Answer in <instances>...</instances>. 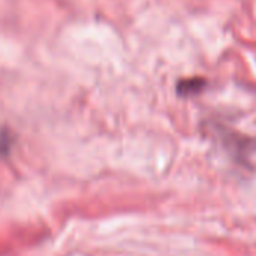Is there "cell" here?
Listing matches in <instances>:
<instances>
[{
	"label": "cell",
	"instance_id": "obj_2",
	"mask_svg": "<svg viewBox=\"0 0 256 256\" xmlns=\"http://www.w3.org/2000/svg\"><path fill=\"white\" fill-rule=\"evenodd\" d=\"M10 148H12V136H10V132L0 126V158H4L10 153Z\"/></svg>",
	"mask_w": 256,
	"mask_h": 256
},
{
	"label": "cell",
	"instance_id": "obj_1",
	"mask_svg": "<svg viewBox=\"0 0 256 256\" xmlns=\"http://www.w3.org/2000/svg\"><path fill=\"white\" fill-rule=\"evenodd\" d=\"M207 87V81L202 78H189L184 81H180L177 86V92L180 96H196Z\"/></svg>",
	"mask_w": 256,
	"mask_h": 256
}]
</instances>
